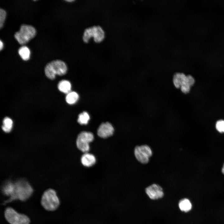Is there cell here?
<instances>
[{"instance_id": "1", "label": "cell", "mask_w": 224, "mask_h": 224, "mask_svg": "<svg viewBox=\"0 0 224 224\" xmlns=\"http://www.w3.org/2000/svg\"><path fill=\"white\" fill-rule=\"evenodd\" d=\"M14 189L12 195L7 200L3 202V204L15 200L25 201L32 195L33 189L26 180H19L14 183Z\"/></svg>"}, {"instance_id": "2", "label": "cell", "mask_w": 224, "mask_h": 224, "mask_svg": "<svg viewBox=\"0 0 224 224\" xmlns=\"http://www.w3.org/2000/svg\"><path fill=\"white\" fill-rule=\"evenodd\" d=\"M68 70L65 63L60 60H53L48 63L44 68L45 74L47 77L53 80L56 75L62 76L65 75Z\"/></svg>"}, {"instance_id": "3", "label": "cell", "mask_w": 224, "mask_h": 224, "mask_svg": "<svg viewBox=\"0 0 224 224\" xmlns=\"http://www.w3.org/2000/svg\"><path fill=\"white\" fill-rule=\"evenodd\" d=\"M41 203L47 210L53 211L56 210L59 206L60 201L55 190L51 189L46 190L41 197Z\"/></svg>"}, {"instance_id": "4", "label": "cell", "mask_w": 224, "mask_h": 224, "mask_svg": "<svg viewBox=\"0 0 224 224\" xmlns=\"http://www.w3.org/2000/svg\"><path fill=\"white\" fill-rule=\"evenodd\" d=\"M194 82L191 76H186L183 73H176L173 76V82L175 86L177 88H180L182 92L185 94L189 92Z\"/></svg>"}, {"instance_id": "5", "label": "cell", "mask_w": 224, "mask_h": 224, "mask_svg": "<svg viewBox=\"0 0 224 224\" xmlns=\"http://www.w3.org/2000/svg\"><path fill=\"white\" fill-rule=\"evenodd\" d=\"M36 34L35 28L31 25L22 24L19 31L16 32L14 36L18 43L24 45L33 38Z\"/></svg>"}, {"instance_id": "6", "label": "cell", "mask_w": 224, "mask_h": 224, "mask_svg": "<svg viewBox=\"0 0 224 224\" xmlns=\"http://www.w3.org/2000/svg\"><path fill=\"white\" fill-rule=\"evenodd\" d=\"M4 215L6 219L10 224H29L30 222L27 216L18 212L11 207L5 208Z\"/></svg>"}, {"instance_id": "7", "label": "cell", "mask_w": 224, "mask_h": 224, "mask_svg": "<svg viewBox=\"0 0 224 224\" xmlns=\"http://www.w3.org/2000/svg\"><path fill=\"white\" fill-rule=\"evenodd\" d=\"M105 35V31L101 27L94 26L86 29L83 36L84 39L87 41H89L93 37L95 42L99 43L104 40Z\"/></svg>"}, {"instance_id": "8", "label": "cell", "mask_w": 224, "mask_h": 224, "mask_svg": "<svg viewBox=\"0 0 224 224\" xmlns=\"http://www.w3.org/2000/svg\"><path fill=\"white\" fill-rule=\"evenodd\" d=\"M135 157L140 162L146 164L148 162L152 154V151L149 146L142 145L136 146L134 150Z\"/></svg>"}, {"instance_id": "9", "label": "cell", "mask_w": 224, "mask_h": 224, "mask_svg": "<svg viewBox=\"0 0 224 224\" xmlns=\"http://www.w3.org/2000/svg\"><path fill=\"white\" fill-rule=\"evenodd\" d=\"M94 139L93 134L91 132H82L78 136L76 144L78 148L82 152H87L89 150V143Z\"/></svg>"}, {"instance_id": "10", "label": "cell", "mask_w": 224, "mask_h": 224, "mask_svg": "<svg viewBox=\"0 0 224 224\" xmlns=\"http://www.w3.org/2000/svg\"><path fill=\"white\" fill-rule=\"evenodd\" d=\"M145 192L149 197L152 199H157L162 198L164 193L162 188L156 184H153L146 188Z\"/></svg>"}, {"instance_id": "11", "label": "cell", "mask_w": 224, "mask_h": 224, "mask_svg": "<svg viewBox=\"0 0 224 224\" xmlns=\"http://www.w3.org/2000/svg\"><path fill=\"white\" fill-rule=\"evenodd\" d=\"M114 128L112 124L109 123H103L100 124L97 130V134L100 137L105 138L112 135Z\"/></svg>"}, {"instance_id": "12", "label": "cell", "mask_w": 224, "mask_h": 224, "mask_svg": "<svg viewBox=\"0 0 224 224\" xmlns=\"http://www.w3.org/2000/svg\"><path fill=\"white\" fill-rule=\"evenodd\" d=\"M81 161L84 166L90 167L94 164L96 161V159L93 155L86 152L82 156Z\"/></svg>"}, {"instance_id": "13", "label": "cell", "mask_w": 224, "mask_h": 224, "mask_svg": "<svg viewBox=\"0 0 224 224\" xmlns=\"http://www.w3.org/2000/svg\"><path fill=\"white\" fill-rule=\"evenodd\" d=\"M58 88L61 92L68 94L70 92L71 85L70 82L66 80L60 81L58 84Z\"/></svg>"}, {"instance_id": "14", "label": "cell", "mask_w": 224, "mask_h": 224, "mask_svg": "<svg viewBox=\"0 0 224 224\" xmlns=\"http://www.w3.org/2000/svg\"><path fill=\"white\" fill-rule=\"evenodd\" d=\"M179 207L181 211L187 212L191 210L192 205L189 200L187 198H184L180 201Z\"/></svg>"}, {"instance_id": "15", "label": "cell", "mask_w": 224, "mask_h": 224, "mask_svg": "<svg viewBox=\"0 0 224 224\" xmlns=\"http://www.w3.org/2000/svg\"><path fill=\"white\" fill-rule=\"evenodd\" d=\"M14 187V183L10 181L7 182L2 187V191L3 194L10 197L13 193Z\"/></svg>"}, {"instance_id": "16", "label": "cell", "mask_w": 224, "mask_h": 224, "mask_svg": "<svg viewBox=\"0 0 224 224\" xmlns=\"http://www.w3.org/2000/svg\"><path fill=\"white\" fill-rule=\"evenodd\" d=\"M18 53L23 60L26 61L29 59L30 51L29 48L26 46L23 45L21 47L18 49Z\"/></svg>"}, {"instance_id": "17", "label": "cell", "mask_w": 224, "mask_h": 224, "mask_svg": "<svg viewBox=\"0 0 224 224\" xmlns=\"http://www.w3.org/2000/svg\"><path fill=\"white\" fill-rule=\"evenodd\" d=\"M79 99L78 94L75 91L70 92L66 97L67 102L69 104H73L77 102Z\"/></svg>"}, {"instance_id": "18", "label": "cell", "mask_w": 224, "mask_h": 224, "mask_svg": "<svg viewBox=\"0 0 224 224\" xmlns=\"http://www.w3.org/2000/svg\"><path fill=\"white\" fill-rule=\"evenodd\" d=\"M3 124L2 127L3 130L6 133L10 132L12 127V120L9 118L6 117L3 120Z\"/></svg>"}, {"instance_id": "19", "label": "cell", "mask_w": 224, "mask_h": 224, "mask_svg": "<svg viewBox=\"0 0 224 224\" xmlns=\"http://www.w3.org/2000/svg\"><path fill=\"white\" fill-rule=\"evenodd\" d=\"M90 119V116L88 113L84 111L79 115L77 122L81 124H86L88 123Z\"/></svg>"}, {"instance_id": "20", "label": "cell", "mask_w": 224, "mask_h": 224, "mask_svg": "<svg viewBox=\"0 0 224 224\" xmlns=\"http://www.w3.org/2000/svg\"><path fill=\"white\" fill-rule=\"evenodd\" d=\"M6 16V11L1 8L0 9V28L1 29L3 26Z\"/></svg>"}, {"instance_id": "21", "label": "cell", "mask_w": 224, "mask_h": 224, "mask_svg": "<svg viewBox=\"0 0 224 224\" xmlns=\"http://www.w3.org/2000/svg\"><path fill=\"white\" fill-rule=\"evenodd\" d=\"M216 127L219 132L221 133H224V120H220L217 121Z\"/></svg>"}, {"instance_id": "22", "label": "cell", "mask_w": 224, "mask_h": 224, "mask_svg": "<svg viewBox=\"0 0 224 224\" xmlns=\"http://www.w3.org/2000/svg\"><path fill=\"white\" fill-rule=\"evenodd\" d=\"M3 42L1 40H0V50L1 51L3 49Z\"/></svg>"}, {"instance_id": "23", "label": "cell", "mask_w": 224, "mask_h": 224, "mask_svg": "<svg viewBox=\"0 0 224 224\" xmlns=\"http://www.w3.org/2000/svg\"><path fill=\"white\" fill-rule=\"evenodd\" d=\"M222 173L224 174V164L222 169Z\"/></svg>"}, {"instance_id": "24", "label": "cell", "mask_w": 224, "mask_h": 224, "mask_svg": "<svg viewBox=\"0 0 224 224\" xmlns=\"http://www.w3.org/2000/svg\"><path fill=\"white\" fill-rule=\"evenodd\" d=\"M66 1L68 2H72L74 1V0H66Z\"/></svg>"}]
</instances>
